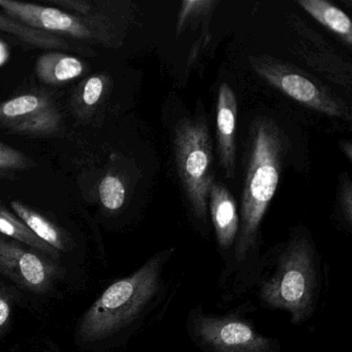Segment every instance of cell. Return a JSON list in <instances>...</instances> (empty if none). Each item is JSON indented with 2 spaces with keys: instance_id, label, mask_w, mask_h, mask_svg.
Wrapping results in <instances>:
<instances>
[{
  "instance_id": "cell-1",
  "label": "cell",
  "mask_w": 352,
  "mask_h": 352,
  "mask_svg": "<svg viewBox=\"0 0 352 352\" xmlns=\"http://www.w3.org/2000/svg\"><path fill=\"white\" fill-rule=\"evenodd\" d=\"M286 149L285 135L275 121L265 117L252 121L249 127L238 234L232 259L220 275L224 290L222 300L226 302L239 298L263 255L261 226L279 185Z\"/></svg>"
},
{
  "instance_id": "cell-2",
  "label": "cell",
  "mask_w": 352,
  "mask_h": 352,
  "mask_svg": "<svg viewBox=\"0 0 352 352\" xmlns=\"http://www.w3.org/2000/svg\"><path fill=\"white\" fill-rule=\"evenodd\" d=\"M324 279L316 243L307 228H296L263 253L239 298L253 290L263 308L289 313L292 324L300 327L318 310Z\"/></svg>"
},
{
  "instance_id": "cell-3",
  "label": "cell",
  "mask_w": 352,
  "mask_h": 352,
  "mask_svg": "<svg viewBox=\"0 0 352 352\" xmlns=\"http://www.w3.org/2000/svg\"><path fill=\"white\" fill-rule=\"evenodd\" d=\"M176 247L158 251L127 277L111 284L82 317L78 338L96 343L162 318L172 300L168 267Z\"/></svg>"
},
{
  "instance_id": "cell-4",
  "label": "cell",
  "mask_w": 352,
  "mask_h": 352,
  "mask_svg": "<svg viewBox=\"0 0 352 352\" xmlns=\"http://www.w3.org/2000/svg\"><path fill=\"white\" fill-rule=\"evenodd\" d=\"M175 162L190 206L201 230L208 228V199L214 183L213 144L205 118L182 119L175 129Z\"/></svg>"
},
{
  "instance_id": "cell-5",
  "label": "cell",
  "mask_w": 352,
  "mask_h": 352,
  "mask_svg": "<svg viewBox=\"0 0 352 352\" xmlns=\"http://www.w3.org/2000/svg\"><path fill=\"white\" fill-rule=\"evenodd\" d=\"M187 336L203 352H280L279 340L257 331L238 313L216 315L195 305L186 317Z\"/></svg>"
},
{
  "instance_id": "cell-6",
  "label": "cell",
  "mask_w": 352,
  "mask_h": 352,
  "mask_svg": "<svg viewBox=\"0 0 352 352\" xmlns=\"http://www.w3.org/2000/svg\"><path fill=\"white\" fill-rule=\"evenodd\" d=\"M249 60L259 77L296 102L329 116L351 119L347 106L339 98L292 67L272 57L253 56Z\"/></svg>"
},
{
  "instance_id": "cell-7",
  "label": "cell",
  "mask_w": 352,
  "mask_h": 352,
  "mask_svg": "<svg viewBox=\"0 0 352 352\" xmlns=\"http://www.w3.org/2000/svg\"><path fill=\"white\" fill-rule=\"evenodd\" d=\"M63 267L40 252L0 238V274L22 289L45 294L65 276Z\"/></svg>"
},
{
  "instance_id": "cell-8",
  "label": "cell",
  "mask_w": 352,
  "mask_h": 352,
  "mask_svg": "<svg viewBox=\"0 0 352 352\" xmlns=\"http://www.w3.org/2000/svg\"><path fill=\"white\" fill-rule=\"evenodd\" d=\"M0 8L13 19L34 30L48 34L60 32L81 40H87L94 36V32L81 19L55 8L42 7L13 0H0Z\"/></svg>"
},
{
  "instance_id": "cell-9",
  "label": "cell",
  "mask_w": 352,
  "mask_h": 352,
  "mask_svg": "<svg viewBox=\"0 0 352 352\" xmlns=\"http://www.w3.org/2000/svg\"><path fill=\"white\" fill-rule=\"evenodd\" d=\"M208 211H210L215 230L218 251L221 255L224 267H226L232 259L240 218L232 193L226 186L216 181H214L210 189Z\"/></svg>"
},
{
  "instance_id": "cell-10",
  "label": "cell",
  "mask_w": 352,
  "mask_h": 352,
  "mask_svg": "<svg viewBox=\"0 0 352 352\" xmlns=\"http://www.w3.org/2000/svg\"><path fill=\"white\" fill-rule=\"evenodd\" d=\"M238 104L234 90L222 84L216 107V139L220 166L228 179L236 174V129Z\"/></svg>"
},
{
  "instance_id": "cell-11",
  "label": "cell",
  "mask_w": 352,
  "mask_h": 352,
  "mask_svg": "<svg viewBox=\"0 0 352 352\" xmlns=\"http://www.w3.org/2000/svg\"><path fill=\"white\" fill-rule=\"evenodd\" d=\"M84 65L77 57L63 53H47L36 63L38 79L49 85H59L72 81L83 74Z\"/></svg>"
},
{
  "instance_id": "cell-12",
  "label": "cell",
  "mask_w": 352,
  "mask_h": 352,
  "mask_svg": "<svg viewBox=\"0 0 352 352\" xmlns=\"http://www.w3.org/2000/svg\"><path fill=\"white\" fill-rule=\"evenodd\" d=\"M298 5L351 48L352 22L339 8L324 0H298Z\"/></svg>"
},
{
  "instance_id": "cell-13",
  "label": "cell",
  "mask_w": 352,
  "mask_h": 352,
  "mask_svg": "<svg viewBox=\"0 0 352 352\" xmlns=\"http://www.w3.org/2000/svg\"><path fill=\"white\" fill-rule=\"evenodd\" d=\"M11 207L14 212L17 214L20 220L23 221L24 224L38 239L44 241L46 244L50 245L51 247L56 249L58 252L69 249V238L56 224L53 223L52 221L47 219L42 214L30 209V207L20 203V201H12Z\"/></svg>"
},
{
  "instance_id": "cell-14",
  "label": "cell",
  "mask_w": 352,
  "mask_h": 352,
  "mask_svg": "<svg viewBox=\"0 0 352 352\" xmlns=\"http://www.w3.org/2000/svg\"><path fill=\"white\" fill-rule=\"evenodd\" d=\"M0 234L13 238L14 240L21 242L22 244L28 245L52 261H58L60 259V252L38 239L24 224L23 221L18 219L1 206H0Z\"/></svg>"
},
{
  "instance_id": "cell-15",
  "label": "cell",
  "mask_w": 352,
  "mask_h": 352,
  "mask_svg": "<svg viewBox=\"0 0 352 352\" xmlns=\"http://www.w3.org/2000/svg\"><path fill=\"white\" fill-rule=\"evenodd\" d=\"M51 106L44 96L36 94H24L0 104V122L12 125L20 122Z\"/></svg>"
},
{
  "instance_id": "cell-16",
  "label": "cell",
  "mask_w": 352,
  "mask_h": 352,
  "mask_svg": "<svg viewBox=\"0 0 352 352\" xmlns=\"http://www.w3.org/2000/svg\"><path fill=\"white\" fill-rule=\"evenodd\" d=\"M0 30L9 32L24 42L41 48L61 49L69 47L65 41L54 34L28 28L16 21L13 18L6 17L3 15H0Z\"/></svg>"
},
{
  "instance_id": "cell-17",
  "label": "cell",
  "mask_w": 352,
  "mask_h": 352,
  "mask_svg": "<svg viewBox=\"0 0 352 352\" xmlns=\"http://www.w3.org/2000/svg\"><path fill=\"white\" fill-rule=\"evenodd\" d=\"M60 125V115L53 106L47 107L36 114L12 125L15 133L32 135H50L56 133Z\"/></svg>"
},
{
  "instance_id": "cell-18",
  "label": "cell",
  "mask_w": 352,
  "mask_h": 352,
  "mask_svg": "<svg viewBox=\"0 0 352 352\" xmlns=\"http://www.w3.org/2000/svg\"><path fill=\"white\" fill-rule=\"evenodd\" d=\"M98 193H100L102 206L108 211H118L124 205L125 197H126L124 184L118 177L114 175H107L100 181Z\"/></svg>"
},
{
  "instance_id": "cell-19",
  "label": "cell",
  "mask_w": 352,
  "mask_h": 352,
  "mask_svg": "<svg viewBox=\"0 0 352 352\" xmlns=\"http://www.w3.org/2000/svg\"><path fill=\"white\" fill-rule=\"evenodd\" d=\"M217 1L213 0H185L181 6L177 23V36L182 34L187 24L201 16H206L213 9Z\"/></svg>"
},
{
  "instance_id": "cell-20",
  "label": "cell",
  "mask_w": 352,
  "mask_h": 352,
  "mask_svg": "<svg viewBox=\"0 0 352 352\" xmlns=\"http://www.w3.org/2000/svg\"><path fill=\"white\" fill-rule=\"evenodd\" d=\"M32 164V160L21 152L0 143V172L24 170Z\"/></svg>"
},
{
  "instance_id": "cell-21",
  "label": "cell",
  "mask_w": 352,
  "mask_h": 352,
  "mask_svg": "<svg viewBox=\"0 0 352 352\" xmlns=\"http://www.w3.org/2000/svg\"><path fill=\"white\" fill-rule=\"evenodd\" d=\"M19 298L17 288L0 283V336L9 325L14 305Z\"/></svg>"
},
{
  "instance_id": "cell-22",
  "label": "cell",
  "mask_w": 352,
  "mask_h": 352,
  "mask_svg": "<svg viewBox=\"0 0 352 352\" xmlns=\"http://www.w3.org/2000/svg\"><path fill=\"white\" fill-rule=\"evenodd\" d=\"M104 87H106V81L102 76L88 78L80 94L82 104L85 106V108H94L102 100Z\"/></svg>"
},
{
  "instance_id": "cell-23",
  "label": "cell",
  "mask_w": 352,
  "mask_h": 352,
  "mask_svg": "<svg viewBox=\"0 0 352 352\" xmlns=\"http://www.w3.org/2000/svg\"><path fill=\"white\" fill-rule=\"evenodd\" d=\"M340 211H341L342 222L344 228L351 230L352 226V187L349 178L346 177L345 181L341 182L339 195Z\"/></svg>"
},
{
  "instance_id": "cell-24",
  "label": "cell",
  "mask_w": 352,
  "mask_h": 352,
  "mask_svg": "<svg viewBox=\"0 0 352 352\" xmlns=\"http://www.w3.org/2000/svg\"><path fill=\"white\" fill-rule=\"evenodd\" d=\"M52 3L63 9L72 10L84 15H88L91 11V3L84 0H53Z\"/></svg>"
},
{
  "instance_id": "cell-25",
  "label": "cell",
  "mask_w": 352,
  "mask_h": 352,
  "mask_svg": "<svg viewBox=\"0 0 352 352\" xmlns=\"http://www.w3.org/2000/svg\"><path fill=\"white\" fill-rule=\"evenodd\" d=\"M9 49H8L7 45L0 41V67L5 65L6 61L9 59Z\"/></svg>"
},
{
  "instance_id": "cell-26",
  "label": "cell",
  "mask_w": 352,
  "mask_h": 352,
  "mask_svg": "<svg viewBox=\"0 0 352 352\" xmlns=\"http://www.w3.org/2000/svg\"><path fill=\"white\" fill-rule=\"evenodd\" d=\"M343 151L345 152L346 155H347L348 160H351V151L352 147L351 144L350 143H344L343 146Z\"/></svg>"
}]
</instances>
